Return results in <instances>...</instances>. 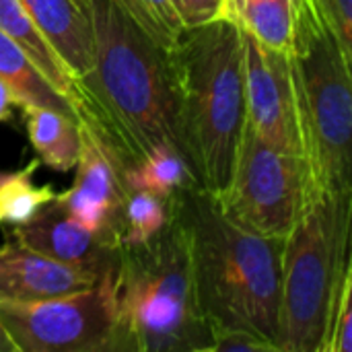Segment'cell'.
<instances>
[{"label": "cell", "instance_id": "1", "mask_svg": "<svg viewBox=\"0 0 352 352\" xmlns=\"http://www.w3.org/2000/svg\"><path fill=\"white\" fill-rule=\"evenodd\" d=\"M74 93L78 120L103 136L124 169L157 146L186 157L169 52L155 43L118 0H93V64L87 74L74 78Z\"/></svg>", "mask_w": 352, "mask_h": 352}, {"label": "cell", "instance_id": "2", "mask_svg": "<svg viewBox=\"0 0 352 352\" xmlns=\"http://www.w3.org/2000/svg\"><path fill=\"white\" fill-rule=\"evenodd\" d=\"M175 210L188 231L196 291L212 330H248L278 349L285 239L239 225L202 188L177 194Z\"/></svg>", "mask_w": 352, "mask_h": 352}, {"label": "cell", "instance_id": "3", "mask_svg": "<svg viewBox=\"0 0 352 352\" xmlns=\"http://www.w3.org/2000/svg\"><path fill=\"white\" fill-rule=\"evenodd\" d=\"M169 64L186 157L198 186L221 198L245 124L241 29L225 16L186 29Z\"/></svg>", "mask_w": 352, "mask_h": 352}, {"label": "cell", "instance_id": "4", "mask_svg": "<svg viewBox=\"0 0 352 352\" xmlns=\"http://www.w3.org/2000/svg\"><path fill=\"white\" fill-rule=\"evenodd\" d=\"M212 326L198 299L188 231L173 217L144 243L122 245L109 352H210Z\"/></svg>", "mask_w": 352, "mask_h": 352}, {"label": "cell", "instance_id": "5", "mask_svg": "<svg viewBox=\"0 0 352 352\" xmlns=\"http://www.w3.org/2000/svg\"><path fill=\"white\" fill-rule=\"evenodd\" d=\"M295 93L305 196L352 194V56L316 0H291ZM305 200V198H303Z\"/></svg>", "mask_w": 352, "mask_h": 352}, {"label": "cell", "instance_id": "6", "mask_svg": "<svg viewBox=\"0 0 352 352\" xmlns=\"http://www.w3.org/2000/svg\"><path fill=\"white\" fill-rule=\"evenodd\" d=\"M351 196L311 194L285 239L278 351L324 352L351 268Z\"/></svg>", "mask_w": 352, "mask_h": 352}, {"label": "cell", "instance_id": "7", "mask_svg": "<svg viewBox=\"0 0 352 352\" xmlns=\"http://www.w3.org/2000/svg\"><path fill=\"white\" fill-rule=\"evenodd\" d=\"M0 324L16 352H109L116 268L74 293L39 301H0Z\"/></svg>", "mask_w": 352, "mask_h": 352}, {"label": "cell", "instance_id": "8", "mask_svg": "<svg viewBox=\"0 0 352 352\" xmlns=\"http://www.w3.org/2000/svg\"><path fill=\"white\" fill-rule=\"evenodd\" d=\"M305 182L303 159L270 146L245 122L231 179L219 202L239 225L287 239L303 208Z\"/></svg>", "mask_w": 352, "mask_h": 352}, {"label": "cell", "instance_id": "9", "mask_svg": "<svg viewBox=\"0 0 352 352\" xmlns=\"http://www.w3.org/2000/svg\"><path fill=\"white\" fill-rule=\"evenodd\" d=\"M80 124V155L74 165V184L56 194L58 204L82 227L111 248H122L124 208L130 194L124 165L103 136L85 120Z\"/></svg>", "mask_w": 352, "mask_h": 352}, {"label": "cell", "instance_id": "10", "mask_svg": "<svg viewBox=\"0 0 352 352\" xmlns=\"http://www.w3.org/2000/svg\"><path fill=\"white\" fill-rule=\"evenodd\" d=\"M241 37L245 122L270 146L301 157L289 54L264 47L243 29Z\"/></svg>", "mask_w": 352, "mask_h": 352}, {"label": "cell", "instance_id": "11", "mask_svg": "<svg viewBox=\"0 0 352 352\" xmlns=\"http://www.w3.org/2000/svg\"><path fill=\"white\" fill-rule=\"evenodd\" d=\"M25 248L39 252L68 266L87 268L103 274L116 268L120 250L105 243L99 235L76 223L60 204L52 200L31 221L12 227L8 233Z\"/></svg>", "mask_w": 352, "mask_h": 352}, {"label": "cell", "instance_id": "12", "mask_svg": "<svg viewBox=\"0 0 352 352\" xmlns=\"http://www.w3.org/2000/svg\"><path fill=\"white\" fill-rule=\"evenodd\" d=\"M107 272V270H105ZM99 272L68 266L12 239L0 245V301H39L95 285Z\"/></svg>", "mask_w": 352, "mask_h": 352}, {"label": "cell", "instance_id": "13", "mask_svg": "<svg viewBox=\"0 0 352 352\" xmlns=\"http://www.w3.org/2000/svg\"><path fill=\"white\" fill-rule=\"evenodd\" d=\"M74 78L93 64V0H19Z\"/></svg>", "mask_w": 352, "mask_h": 352}, {"label": "cell", "instance_id": "14", "mask_svg": "<svg viewBox=\"0 0 352 352\" xmlns=\"http://www.w3.org/2000/svg\"><path fill=\"white\" fill-rule=\"evenodd\" d=\"M21 109L37 159L60 173L72 171L80 155L78 120L45 105H25Z\"/></svg>", "mask_w": 352, "mask_h": 352}, {"label": "cell", "instance_id": "15", "mask_svg": "<svg viewBox=\"0 0 352 352\" xmlns=\"http://www.w3.org/2000/svg\"><path fill=\"white\" fill-rule=\"evenodd\" d=\"M0 31H4L10 39H14L25 54L33 60V64L41 70V74L62 93L66 95L78 111L76 93H74V76L56 54V50L47 43L39 27L33 23L29 12L23 8L19 0H0Z\"/></svg>", "mask_w": 352, "mask_h": 352}, {"label": "cell", "instance_id": "16", "mask_svg": "<svg viewBox=\"0 0 352 352\" xmlns=\"http://www.w3.org/2000/svg\"><path fill=\"white\" fill-rule=\"evenodd\" d=\"M0 78H4L6 85L12 89L16 97V107L45 105L78 120L76 105L41 74V70L25 54V50L4 31H0Z\"/></svg>", "mask_w": 352, "mask_h": 352}, {"label": "cell", "instance_id": "17", "mask_svg": "<svg viewBox=\"0 0 352 352\" xmlns=\"http://www.w3.org/2000/svg\"><path fill=\"white\" fill-rule=\"evenodd\" d=\"M124 179L130 192L142 190L167 200L190 188H200L188 159L169 146H157L138 163L126 167Z\"/></svg>", "mask_w": 352, "mask_h": 352}, {"label": "cell", "instance_id": "18", "mask_svg": "<svg viewBox=\"0 0 352 352\" xmlns=\"http://www.w3.org/2000/svg\"><path fill=\"white\" fill-rule=\"evenodd\" d=\"M39 159L35 157L25 167L0 171V227H19L31 221L45 204L56 200V190L50 184L33 182Z\"/></svg>", "mask_w": 352, "mask_h": 352}, {"label": "cell", "instance_id": "19", "mask_svg": "<svg viewBox=\"0 0 352 352\" xmlns=\"http://www.w3.org/2000/svg\"><path fill=\"white\" fill-rule=\"evenodd\" d=\"M264 47L280 54L293 50V6L291 0H245L231 19Z\"/></svg>", "mask_w": 352, "mask_h": 352}, {"label": "cell", "instance_id": "20", "mask_svg": "<svg viewBox=\"0 0 352 352\" xmlns=\"http://www.w3.org/2000/svg\"><path fill=\"white\" fill-rule=\"evenodd\" d=\"M175 200V198H173ZM173 200L161 198L151 192L132 190L124 208V245L144 243L155 237L173 217Z\"/></svg>", "mask_w": 352, "mask_h": 352}, {"label": "cell", "instance_id": "21", "mask_svg": "<svg viewBox=\"0 0 352 352\" xmlns=\"http://www.w3.org/2000/svg\"><path fill=\"white\" fill-rule=\"evenodd\" d=\"M128 16L163 50H171L186 27L171 0H118Z\"/></svg>", "mask_w": 352, "mask_h": 352}, {"label": "cell", "instance_id": "22", "mask_svg": "<svg viewBox=\"0 0 352 352\" xmlns=\"http://www.w3.org/2000/svg\"><path fill=\"white\" fill-rule=\"evenodd\" d=\"M351 295H352V266L349 268L340 293H338V301H336V309L332 314L330 326H328V334H326V342H324V352H352V311H351Z\"/></svg>", "mask_w": 352, "mask_h": 352}, {"label": "cell", "instance_id": "23", "mask_svg": "<svg viewBox=\"0 0 352 352\" xmlns=\"http://www.w3.org/2000/svg\"><path fill=\"white\" fill-rule=\"evenodd\" d=\"M278 352V349L260 338L258 334H252L248 330H233V328H217L212 330V344L210 352Z\"/></svg>", "mask_w": 352, "mask_h": 352}, {"label": "cell", "instance_id": "24", "mask_svg": "<svg viewBox=\"0 0 352 352\" xmlns=\"http://www.w3.org/2000/svg\"><path fill=\"white\" fill-rule=\"evenodd\" d=\"M184 27L194 29L223 16L225 0H171Z\"/></svg>", "mask_w": 352, "mask_h": 352}, {"label": "cell", "instance_id": "25", "mask_svg": "<svg viewBox=\"0 0 352 352\" xmlns=\"http://www.w3.org/2000/svg\"><path fill=\"white\" fill-rule=\"evenodd\" d=\"M16 107V97L12 89L6 85L4 78H0V122L12 120V109Z\"/></svg>", "mask_w": 352, "mask_h": 352}, {"label": "cell", "instance_id": "26", "mask_svg": "<svg viewBox=\"0 0 352 352\" xmlns=\"http://www.w3.org/2000/svg\"><path fill=\"white\" fill-rule=\"evenodd\" d=\"M0 352H16L14 342L10 340V336L6 334V330L2 328V324H0Z\"/></svg>", "mask_w": 352, "mask_h": 352}, {"label": "cell", "instance_id": "27", "mask_svg": "<svg viewBox=\"0 0 352 352\" xmlns=\"http://www.w3.org/2000/svg\"><path fill=\"white\" fill-rule=\"evenodd\" d=\"M245 0H225V4H223V16L225 19H233V14H235V10L243 4Z\"/></svg>", "mask_w": 352, "mask_h": 352}]
</instances>
